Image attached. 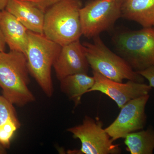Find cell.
<instances>
[{
    "instance_id": "obj_24",
    "label": "cell",
    "mask_w": 154,
    "mask_h": 154,
    "mask_svg": "<svg viewBox=\"0 0 154 154\" xmlns=\"http://www.w3.org/2000/svg\"></svg>"
},
{
    "instance_id": "obj_6",
    "label": "cell",
    "mask_w": 154,
    "mask_h": 154,
    "mask_svg": "<svg viewBox=\"0 0 154 154\" xmlns=\"http://www.w3.org/2000/svg\"><path fill=\"white\" fill-rule=\"evenodd\" d=\"M102 121L85 116L82 124L67 129L74 139L82 143L79 150L69 151V153L118 154L121 153L119 145L114 144L103 128Z\"/></svg>"
},
{
    "instance_id": "obj_20",
    "label": "cell",
    "mask_w": 154,
    "mask_h": 154,
    "mask_svg": "<svg viewBox=\"0 0 154 154\" xmlns=\"http://www.w3.org/2000/svg\"><path fill=\"white\" fill-rule=\"evenodd\" d=\"M9 0H0V11H2L6 8Z\"/></svg>"
},
{
    "instance_id": "obj_23",
    "label": "cell",
    "mask_w": 154,
    "mask_h": 154,
    "mask_svg": "<svg viewBox=\"0 0 154 154\" xmlns=\"http://www.w3.org/2000/svg\"><path fill=\"white\" fill-rule=\"evenodd\" d=\"M1 14H2V11H0V18H1Z\"/></svg>"
},
{
    "instance_id": "obj_3",
    "label": "cell",
    "mask_w": 154,
    "mask_h": 154,
    "mask_svg": "<svg viewBox=\"0 0 154 154\" xmlns=\"http://www.w3.org/2000/svg\"><path fill=\"white\" fill-rule=\"evenodd\" d=\"M26 56L29 72L47 97L54 94L51 68L62 46L44 34L28 30Z\"/></svg>"
},
{
    "instance_id": "obj_16",
    "label": "cell",
    "mask_w": 154,
    "mask_h": 154,
    "mask_svg": "<svg viewBox=\"0 0 154 154\" xmlns=\"http://www.w3.org/2000/svg\"><path fill=\"white\" fill-rule=\"evenodd\" d=\"M14 104L3 96H0V131L21 124Z\"/></svg>"
},
{
    "instance_id": "obj_2",
    "label": "cell",
    "mask_w": 154,
    "mask_h": 154,
    "mask_svg": "<svg viewBox=\"0 0 154 154\" xmlns=\"http://www.w3.org/2000/svg\"><path fill=\"white\" fill-rule=\"evenodd\" d=\"M82 7L80 0H62L51 6L45 13L43 34L61 46L79 40Z\"/></svg>"
},
{
    "instance_id": "obj_15",
    "label": "cell",
    "mask_w": 154,
    "mask_h": 154,
    "mask_svg": "<svg viewBox=\"0 0 154 154\" xmlns=\"http://www.w3.org/2000/svg\"><path fill=\"white\" fill-rule=\"evenodd\" d=\"M126 150L131 154H152L154 150V129L135 131L124 138Z\"/></svg>"
},
{
    "instance_id": "obj_12",
    "label": "cell",
    "mask_w": 154,
    "mask_h": 154,
    "mask_svg": "<svg viewBox=\"0 0 154 154\" xmlns=\"http://www.w3.org/2000/svg\"><path fill=\"white\" fill-rule=\"evenodd\" d=\"M0 28L10 50L26 54L28 43V30L8 11H2Z\"/></svg>"
},
{
    "instance_id": "obj_17",
    "label": "cell",
    "mask_w": 154,
    "mask_h": 154,
    "mask_svg": "<svg viewBox=\"0 0 154 154\" xmlns=\"http://www.w3.org/2000/svg\"><path fill=\"white\" fill-rule=\"evenodd\" d=\"M22 1L29 2L45 12L51 6L62 0H22Z\"/></svg>"
},
{
    "instance_id": "obj_7",
    "label": "cell",
    "mask_w": 154,
    "mask_h": 154,
    "mask_svg": "<svg viewBox=\"0 0 154 154\" xmlns=\"http://www.w3.org/2000/svg\"><path fill=\"white\" fill-rule=\"evenodd\" d=\"M122 5L115 0H92L80 10L82 35L93 38L110 29L121 17Z\"/></svg>"
},
{
    "instance_id": "obj_5",
    "label": "cell",
    "mask_w": 154,
    "mask_h": 154,
    "mask_svg": "<svg viewBox=\"0 0 154 154\" xmlns=\"http://www.w3.org/2000/svg\"><path fill=\"white\" fill-rule=\"evenodd\" d=\"M115 42L121 57L136 72L154 66V27L122 32Z\"/></svg>"
},
{
    "instance_id": "obj_10",
    "label": "cell",
    "mask_w": 154,
    "mask_h": 154,
    "mask_svg": "<svg viewBox=\"0 0 154 154\" xmlns=\"http://www.w3.org/2000/svg\"><path fill=\"white\" fill-rule=\"evenodd\" d=\"M89 67L85 48L79 39L62 46L53 67L60 81L70 75L88 73Z\"/></svg>"
},
{
    "instance_id": "obj_4",
    "label": "cell",
    "mask_w": 154,
    "mask_h": 154,
    "mask_svg": "<svg viewBox=\"0 0 154 154\" xmlns=\"http://www.w3.org/2000/svg\"><path fill=\"white\" fill-rule=\"evenodd\" d=\"M90 67L107 79L122 83L124 80L144 83V78L136 72L124 59L114 53L99 36L93 43H83Z\"/></svg>"
},
{
    "instance_id": "obj_13",
    "label": "cell",
    "mask_w": 154,
    "mask_h": 154,
    "mask_svg": "<svg viewBox=\"0 0 154 154\" xmlns=\"http://www.w3.org/2000/svg\"><path fill=\"white\" fill-rule=\"evenodd\" d=\"M121 17L143 28L153 27L154 0H126L122 5Z\"/></svg>"
},
{
    "instance_id": "obj_18",
    "label": "cell",
    "mask_w": 154,
    "mask_h": 154,
    "mask_svg": "<svg viewBox=\"0 0 154 154\" xmlns=\"http://www.w3.org/2000/svg\"><path fill=\"white\" fill-rule=\"evenodd\" d=\"M137 72L148 81L150 87L154 88V66Z\"/></svg>"
},
{
    "instance_id": "obj_22",
    "label": "cell",
    "mask_w": 154,
    "mask_h": 154,
    "mask_svg": "<svg viewBox=\"0 0 154 154\" xmlns=\"http://www.w3.org/2000/svg\"><path fill=\"white\" fill-rule=\"evenodd\" d=\"M115 1H116L117 2L121 4L122 5V4H123L126 0H115Z\"/></svg>"
},
{
    "instance_id": "obj_14",
    "label": "cell",
    "mask_w": 154,
    "mask_h": 154,
    "mask_svg": "<svg viewBox=\"0 0 154 154\" xmlns=\"http://www.w3.org/2000/svg\"><path fill=\"white\" fill-rule=\"evenodd\" d=\"M61 91L74 102L75 107L81 103L82 96L94 86V76L80 73L70 75L60 81Z\"/></svg>"
},
{
    "instance_id": "obj_11",
    "label": "cell",
    "mask_w": 154,
    "mask_h": 154,
    "mask_svg": "<svg viewBox=\"0 0 154 154\" xmlns=\"http://www.w3.org/2000/svg\"><path fill=\"white\" fill-rule=\"evenodd\" d=\"M5 10L14 16L29 31L43 34L44 11L22 0H9Z\"/></svg>"
},
{
    "instance_id": "obj_8",
    "label": "cell",
    "mask_w": 154,
    "mask_h": 154,
    "mask_svg": "<svg viewBox=\"0 0 154 154\" xmlns=\"http://www.w3.org/2000/svg\"><path fill=\"white\" fill-rule=\"evenodd\" d=\"M149 95L132 99L122 107L115 120L105 128L113 141L143 129L146 123L145 107Z\"/></svg>"
},
{
    "instance_id": "obj_9",
    "label": "cell",
    "mask_w": 154,
    "mask_h": 154,
    "mask_svg": "<svg viewBox=\"0 0 154 154\" xmlns=\"http://www.w3.org/2000/svg\"><path fill=\"white\" fill-rule=\"evenodd\" d=\"M93 74L95 82L88 93L99 91L105 94L114 101L120 109L131 100L148 95L152 89L144 83L128 80L124 84L109 79L94 71Z\"/></svg>"
},
{
    "instance_id": "obj_1",
    "label": "cell",
    "mask_w": 154,
    "mask_h": 154,
    "mask_svg": "<svg viewBox=\"0 0 154 154\" xmlns=\"http://www.w3.org/2000/svg\"><path fill=\"white\" fill-rule=\"evenodd\" d=\"M29 74L24 54L13 51L0 53V88L2 96L14 105L23 107L36 101L28 87Z\"/></svg>"
},
{
    "instance_id": "obj_19",
    "label": "cell",
    "mask_w": 154,
    "mask_h": 154,
    "mask_svg": "<svg viewBox=\"0 0 154 154\" xmlns=\"http://www.w3.org/2000/svg\"><path fill=\"white\" fill-rule=\"evenodd\" d=\"M6 42L1 28H0V53L5 51Z\"/></svg>"
},
{
    "instance_id": "obj_21",
    "label": "cell",
    "mask_w": 154,
    "mask_h": 154,
    "mask_svg": "<svg viewBox=\"0 0 154 154\" xmlns=\"http://www.w3.org/2000/svg\"><path fill=\"white\" fill-rule=\"evenodd\" d=\"M6 153H7L6 149L0 143V154H5Z\"/></svg>"
}]
</instances>
